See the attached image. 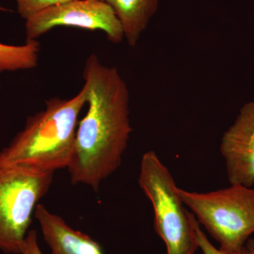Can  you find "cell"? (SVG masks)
Returning <instances> with one entry per match:
<instances>
[{
    "label": "cell",
    "mask_w": 254,
    "mask_h": 254,
    "mask_svg": "<svg viewBox=\"0 0 254 254\" xmlns=\"http://www.w3.org/2000/svg\"><path fill=\"white\" fill-rule=\"evenodd\" d=\"M39 42L27 41L19 46L0 43V74L36 68L39 60Z\"/></svg>",
    "instance_id": "30bf717a"
},
{
    "label": "cell",
    "mask_w": 254,
    "mask_h": 254,
    "mask_svg": "<svg viewBox=\"0 0 254 254\" xmlns=\"http://www.w3.org/2000/svg\"><path fill=\"white\" fill-rule=\"evenodd\" d=\"M21 254H43L37 244L36 231L28 232Z\"/></svg>",
    "instance_id": "4fadbf2b"
},
{
    "label": "cell",
    "mask_w": 254,
    "mask_h": 254,
    "mask_svg": "<svg viewBox=\"0 0 254 254\" xmlns=\"http://www.w3.org/2000/svg\"><path fill=\"white\" fill-rule=\"evenodd\" d=\"M178 190L185 205L220 244V249L236 252L245 248L254 233L253 187L231 185L206 193Z\"/></svg>",
    "instance_id": "277c9868"
},
{
    "label": "cell",
    "mask_w": 254,
    "mask_h": 254,
    "mask_svg": "<svg viewBox=\"0 0 254 254\" xmlns=\"http://www.w3.org/2000/svg\"><path fill=\"white\" fill-rule=\"evenodd\" d=\"M53 175L0 163V251L21 254L32 215Z\"/></svg>",
    "instance_id": "5b68a950"
},
{
    "label": "cell",
    "mask_w": 254,
    "mask_h": 254,
    "mask_svg": "<svg viewBox=\"0 0 254 254\" xmlns=\"http://www.w3.org/2000/svg\"><path fill=\"white\" fill-rule=\"evenodd\" d=\"M113 8L120 20L128 45L136 46L151 18L158 11L159 0H99Z\"/></svg>",
    "instance_id": "9c48e42d"
},
{
    "label": "cell",
    "mask_w": 254,
    "mask_h": 254,
    "mask_svg": "<svg viewBox=\"0 0 254 254\" xmlns=\"http://www.w3.org/2000/svg\"><path fill=\"white\" fill-rule=\"evenodd\" d=\"M0 10H4V9H3V8H1L0 7Z\"/></svg>",
    "instance_id": "9a60e30c"
},
{
    "label": "cell",
    "mask_w": 254,
    "mask_h": 254,
    "mask_svg": "<svg viewBox=\"0 0 254 254\" xmlns=\"http://www.w3.org/2000/svg\"><path fill=\"white\" fill-rule=\"evenodd\" d=\"M34 215L52 254H103L100 245L91 237L73 230L44 205H37Z\"/></svg>",
    "instance_id": "ba28073f"
},
{
    "label": "cell",
    "mask_w": 254,
    "mask_h": 254,
    "mask_svg": "<svg viewBox=\"0 0 254 254\" xmlns=\"http://www.w3.org/2000/svg\"><path fill=\"white\" fill-rule=\"evenodd\" d=\"M27 41H35L58 26L105 32L112 43L125 38L123 26L113 8L99 0H72L48 8L26 20Z\"/></svg>",
    "instance_id": "8992f818"
},
{
    "label": "cell",
    "mask_w": 254,
    "mask_h": 254,
    "mask_svg": "<svg viewBox=\"0 0 254 254\" xmlns=\"http://www.w3.org/2000/svg\"><path fill=\"white\" fill-rule=\"evenodd\" d=\"M193 225L196 233L197 242H198V248L201 250L203 254H249L247 247L243 249L240 252H230L222 250V249L215 248V247L210 242H209L208 237H206L204 232L202 231L199 226V222L196 220L195 217L193 218Z\"/></svg>",
    "instance_id": "7c38bea8"
},
{
    "label": "cell",
    "mask_w": 254,
    "mask_h": 254,
    "mask_svg": "<svg viewBox=\"0 0 254 254\" xmlns=\"http://www.w3.org/2000/svg\"><path fill=\"white\" fill-rule=\"evenodd\" d=\"M220 152L230 185H254V101L241 108L235 123L224 133Z\"/></svg>",
    "instance_id": "52a82bcc"
},
{
    "label": "cell",
    "mask_w": 254,
    "mask_h": 254,
    "mask_svg": "<svg viewBox=\"0 0 254 254\" xmlns=\"http://www.w3.org/2000/svg\"><path fill=\"white\" fill-rule=\"evenodd\" d=\"M138 183L154 211L155 228L168 254H193L198 248L194 215L185 208L172 174L153 150L142 157Z\"/></svg>",
    "instance_id": "3957f363"
},
{
    "label": "cell",
    "mask_w": 254,
    "mask_h": 254,
    "mask_svg": "<svg viewBox=\"0 0 254 254\" xmlns=\"http://www.w3.org/2000/svg\"><path fill=\"white\" fill-rule=\"evenodd\" d=\"M72 0H15L18 14L25 21L52 6Z\"/></svg>",
    "instance_id": "8fae6325"
},
{
    "label": "cell",
    "mask_w": 254,
    "mask_h": 254,
    "mask_svg": "<svg viewBox=\"0 0 254 254\" xmlns=\"http://www.w3.org/2000/svg\"><path fill=\"white\" fill-rule=\"evenodd\" d=\"M87 87L70 99L46 100V108L26 119L25 126L0 151V163L38 173L67 168L74 150L78 118L87 103Z\"/></svg>",
    "instance_id": "7a4b0ae2"
},
{
    "label": "cell",
    "mask_w": 254,
    "mask_h": 254,
    "mask_svg": "<svg viewBox=\"0 0 254 254\" xmlns=\"http://www.w3.org/2000/svg\"><path fill=\"white\" fill-rule=\"evenodd\" d=\"M83 77L88 111L78 123L67 169L72 185L83 184L97 191L120 168L129 140V92L118 70L105 66L95 55L87 58Z\"/></svg>",
    "instance_id": "6da1fadb"
},
{
    "label": "cell",
    "mask_w": 254,
    "mask_h": 254,
    "mask_svg": "<svg viewBox=\"0 0 254 254\" xmlns=\"http://www.w3.org/2000/svg\"><path fill=\"white\" fill-rule=\"evenodd\" d=\"M246 247L249 254H254V239H250L246 244Z\"/></svg>",
    "instance_id": "5bb4252c"
}]
</instances>
